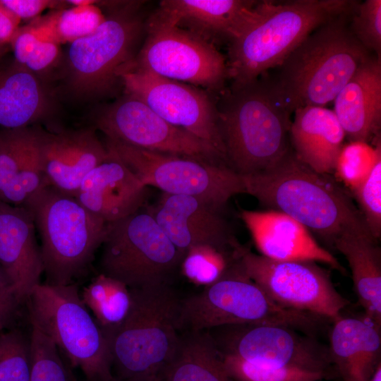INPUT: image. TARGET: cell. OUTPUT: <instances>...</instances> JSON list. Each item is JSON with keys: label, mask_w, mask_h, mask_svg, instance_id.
<instances>
[{"label": "cell", "mask_w": 381, "mask_h": 381, "mask_svg": "<svg viewBox=\"0 0 381 381\" xmlns=\"http://www.w3.org/2000/svg\"><path fill=\"white\" fill-rule=\"evenodd\" d=\"M216 101L218 126L227 165L241 176L265 171L290 148L294 113L275 76L265 72L245 83H231Z\"/></svg>", "instance_id": "cell-1"}, {"label": "cell", "mask_w": 381, "mask_h": 381, "mask_svg": "<svg viewBox=\"0 0 381 381\" xmlns=\"http://www.w3.org/2000/svg\"><path fill=\"white\" fill-rule=\"evenodd\" d=\"M241 176L246 193L294 219L330 245L342 233L367 226L347 192L329 174L303 163L291 147L269 169Z\"/></svg>", "instance_id": "cell-2"}, {"label": "cell", "mask_w": 381, "mask_h": 381, "mask_svg": "<svg viewBox=\"0 0 381 381\" xmlns=\"http://www.w3.org/2000/svg\"><path fill=\"white\" fill-rule=\"evenodd\" d=\"M356 1H258L241 31L229 42V79L251 81L286 56L314 30L349 11Z\"/></svg>", "instance_id": "cell-3"}, {"label": "cell", "mask_w": 381, "mask_h": 381, "mask_svg": "<svg viewBox=\"0 0 381 381\" xmlns=\"http://www.w3.org/2000/svg\"><path fill=\"white\" fill-rule=\"evenodd\" d=\"M353 6L314 30L278 66L275 78L293 112L333 102L370 54L349 28Z\"/></svg>", "instance_id": "cell-4"}, {"label": "cell", "mask_w": 381, "mask_h": 381, "mask_svg": "<svg viewBox=\"0 0 381 381\" xmlns=\"http://www.w3.org/2000/svg\"><path fill=\"white\" fill-rule=\"evenodd\" d=\"M130 289V311L109 340L114 377L160 376L181 341V300L169 284Z\"/></svg>", "instance_id": "cell-5"}, {"label": "cell", "mask_w": 381, "mask_h": 381, "mask_svg": "<svg viewBox=\"0 0 381 381\" xmlns=\"http://www.w3.org/2000/svg\"><path fill=\"white\" fill-rule=\"evenodd\" d=\"M41 238L47 284L68 285L82 275L102 246L107 224L74 198L47 186L25 207Z\"/></svg>", "instance_id": "cell-6"}, {"label": "cell", "mask_w": 381, "mask_h": 381, "mask_svg": "<svg viewBox=\"0 0 381 381\" xmlns=\"http://www.w3.org/2000/svg\"><path fill=\"white\" fill-rule=\"evenodd\" d=\"M325 319L284 308L245 272L240 259L216 283L181 300L180 329L188 332L246 324L287 326L312 336Z\"/></svg>", "instance_id": "cell-7"}, {"label": "cell", "mask_w": 381, "mask_h": 381, "mask_svg": "<svg viewBox=\"0 0 381 381\" xmlns=\"http://www.w3.org/2000/svg\"><path fill=\"white\" fill-rule=\"evenodd\" d=\"M28 304L30 322L49 336L87 381H111L109 344L75 284H39Z\"/></svg>", "instance_id": "cell-8"}, {"label": "cell", "mask_w": 381, "mask_h": 381, "mask_svg": "<svg viewBox=\"0 0 381 381\" xmlns=\"http://www.w3.org/2000/svg\"><path fill=\"white\" fill-rule=\"evenodd\" d=\"M102 272L129 289L169 284L184 255L146 210L107 224Z\"/></svg>", "instance_id": "cell-9"}, {"label": "cell", "mask_w": 381, "mask_h": 381, "mask_svg": "<svg viewBox=\"0 0 381 381\" xmlns=\"http://www.w3.org/2000/svg\"><path fill=\"white\" fill-rule=\"evenodd\" d=\"M105 146L145 186L164 193L195 197L219 212L234 195L246 193L242 176L226 165L149 151L109 139Z\"/></svg>", "instance_id": "cell-10"}, {"label": "cell", "mask_w": 381, "mask_h": 381, "mask_svg": "<svg viewBox=\"0 0 381 381\" xmlns=\"http://www.w3.org/2000/svg\"><path fill=\"white\" fill-rule=\"evenodd\" d=\"M139 3H131L109 16L90 35L70 44L67 52L68 84L75 94L95 96L114 85L118 70L131 60L145 30Z\"/></svg>", "instance_id": "cell-11"}, {"label": "cell", "mask_w": 381, "mask_h": 381, "mask_svg": "<svg viewBox=\"0 0 381 381\" xmlns=\"http://www.w3.org/2000/svg\"><path fill=\"white\" fill-rule=\"evenodd\" d=\"M145 31V41L130 65L212 92L224 89L226 59L214 44L152 15Z\"/></svg>", "instance_id": "cell-12"}, {"label": "cell", "mask_w": 381, "mask_h": 381, "mask_svg": "<svg viewBox=\"0 0 381 381\" xmlns=\"http://www.w3.org/2000/svg\"><path fill=\"white\" fill-rule=\"evenodd\" d=\"M241 262L246 274L284 308L333 322L349 305L329 272L315 261L275 260L244 248Z\"/></svg>", "instance_id": "cell-13"}, {"label": "cell", "mask_w": 381, "mask_h": 381, "mask_svg": "<svg viewBox=\"0 0 381 381\" xmlns=\"http://www.w3.org/2000/svg\"><path fill=\"white\" fill-rule=\"evenodd\" d=\"M221 354L241 358L253 364L323 372H337L329 347L310 335L275 324L227 325L210 329Z\"/></svg>", "instance_id": "cell-14"}, {"label": "cell", "mask_w": 381, "mask_h": 381, "mask_svg": "<svg viewBox=\"0 0 381 381\" xmlns=\"http://www.w3.org/2000/svg\"><path fill=\"white\" fill-rule=\"evenodd\" d=\"M95 125L107 139L149 151L228 167L225 157L211 145L169 123L128 94L101 110Z\"/></svg>", "instance_id": "cell-15"}, {"label": "cell", "mask_w": 381, "mask_h": 381, "mask_svg": "<svg viewBox=\"0 0 381 381\" xmlns=\"http://www.w3.org/2000/svg\"><path fill=\"white\" fill-rule=\"evenodd\" d=\"M128 62L117 72L126 94L142 101L169 123L205 140L226 159L216 101L200 88L132 66Z\"/></svg>", "instance_id": "cell-16"}, {"label": "cell", "mask_w": 381, "mask_h": 381, "mask_svg": "<svg viewBox=\"0 0 381 381\" xmlns=\"http://www.w3.org/2000/svg\"><path fill=\"white\" fill-rule=\"evenodd\" d=\"M147 210L183 254L199 244L223 248L241 246L220 212L197 198L162 193L157 202Z\"/></svg>", "instance_id": "cell-17"}, {"label": "cell", "mask_w": 381, "mask_h": 381, "mask_svg": "<svg viewBox=\"0 0 381 381\" xmlns=\"http://www.w3.org/2000/svg\"><path fill=\"white\" fill-rule=\"evenodd\" d=\"M37 132L46 181L67 195L75 198L85 176L109 157L92 128L55 133L37 128Z\"/></svg>", "instance_id": "cell-18"}, {"label": "cell", "mask_w": 381, "mask_h": 381, "mask_svg": "<svg viewBox=\"0 0 381 381\" xmlns=\"http://www.w3.org/2000/svg\"><path fill=\"white\" fill-rule=\"evenodd\" d=\"M108 152V158L83 179L75 196L81 205L106 224L140 210L147 188L117 156Z\"/></svg>", "instance_id": "cell-19"}, {"label": "cell", "mask_w": 381, "mask_h": 381, "mask_svg": "<svg viewBox=\"0 0 381 381\" xmlns=\"http://www.w3.org/2000/svg\"><path fill=\"white\" fill-rule=\"evenodd\" d=\"M241 218L260 255L275 260H311L344 272L338 260L301 224L279 211L243 210Z\"/></svg>", "instance_id": "cell-20"}, {"label": "cell", "mask_w": 381, "mask_h": 381, "mask_svg": "<svg viewBox=\"0 0 381 381\" xmlns=\"http://www.w3.org/2000/svg\"><path fill=\"white\" fill-rule=\"evenodd\" d=\"M258 1L164 0L151 15L214 45L229 44L250 19Z\"/></svg>", "instance_id": "cell-21"}, {"label": "cell", "mask_w": 381, "mask_h": 381, "mask_svg": "<svg viewBox=\"0 0 381 381\" xmlns=\"http://www.w3.org/2000/svg\"><path fill=\"white\" fill-rule=\"evenodd\" d=\"M31 213L0 200V266L22 303L40 284L43 265Z\"/></svg>", "instance_id": "cell-22"}, {"label": "cell", "mask_w": 381, "mask_h": 381, "mask_svg": "<svg viewBox=\"0 0 381 381\" xmlns=\"http://www.w3.org/2000/svg\"><path fill=\"white\" fill-rule=\"evenodd\" d=\"M349 141L380 136L381 59L370 54L334 99L333 109Z\"/></svg>", "instance_id": "cell-23"}, {"label": "cell", "mask_w": 381, "mask_h": 381, "mask_svg": "<svg viewBox=\"0 0 381 381\" xmlns=\"http://www.w3.org/2000/svg\"><path fill=\"white\" fill-rule=\"evenodd\" d=\"M47 186L40 164L37 128L0 132V200L25 207Z\"/></svg>", "instance_id": "cell-24"}, {"label": "cell", "mask_w": 381, "mask_h": 381, "mask_svg": "<svg viewBox=\"0 0 381 381\" xmlns=\"http://www.w3.org/2000/svg\"><path fill=\"white\" fill-rule=\"evenodd\" d=\"M289 143L296 156L313 170L334 173L345 133L333 110L306 106L295 109Z\"/></svg>", "instance_id": "cell-25"}, {"label": "cell", "mask_w": 381, "mask_h": 381, "mask_svg": "<svg viewBox=\"0 0 381 381\" xmlns=\"http://www.w3.org/2000/svg\"><path fill=\"white\" fill-rule=\"evenodd\" d=\"M329 351L343 381H368L380 363V328L364 318L333 321Z\"/></svg>", "instance_id": "cell-26"}, {"label": "cell", "mask_w": 381, "mask_h": 381, "mask_svg": "<svg viewBox=\"0 0 381 381\" xmlns=\"http://www.w3.org/2000/svg\"><path fill=\"white\" fill-rule=\"evenodd\" d=\"M333 246L346 259L365 317L381 328V249L367 226L342 233Z\"/></svg>", "instance_id": "cell-27"}, {"label": "cell", "mask_w": 381, "mask_h": 381, "mask_svg": "<svg viewBox=\"0 0 381 381\" xmlns=\"http://www.w3.org/2000/svg\"><path fill=\"white\" fill-rule=\"evenodd\" d=\"M49 109V95L35 73L16 61L0 70V126L29 127Z\"/></svg>", "instance_id": "cell-28"}, {"label": "cell", "mask_w": 381, "mask_h": 381, "mask_svg": "<svg viewBox=\"0 0 381 381\" xmlns=\"http://www.w3.org/2000/svg\"><path fill=\"white\" fill-rule=\"evenodd\" d=\"M162 376L165 381H234L226 373L207 331L181 337L177 351Z\"/></svg>", "instance_id": "cell-29"}, {"label": "cell", "mask_w": 381, "mask_h": 381, "mask_svg": "<svg viewBox=\"0 0 381 381\" xmlns=\"http://www.w3.org/2000/svg\"><path fill=\"white\" fill-rule=\"evenodd\" d=\"M80 295L109 342L130 311L131 289L122 282L100 273Z\"/></svg>", "instance_id": "cell-30"}, {"label": "cell", "mask_w": 381, "mask_h": 381, "mask_svg": "<svg viewBox=\"0 0 381 381\" xmlns=\"http://www.w3.org/2000/svg\"><path fill=\"white\" fill-rule=\"evenodd\" d=\"M244 247L223 248L199 244L188 248L180 264L183 275L198 286H209L220 280L240 259Z\"/></svg>", "instance_id": "cell-31"}, {"label": "cell", "mask_w": 381, "mask_h": 381, "mask_svg": "<svg viewBox=\"0 0 381 381\" xmlns=\"http://www.w3.org/2000/svg\"><path fill=\"white\" fill-rule=\"evenodd\" d=\"M105 18L98 6L90 4L58 10L37 23L61 44L90 35Z\"/></svg>", "instance_id": "cell-32"}, {"label": "cell", "mask_w": 381, "mask_h": 381, "mask_svg": "<svg viewBox=\"0 0 381 381\" xmlns=\"http://www.w3.org/2000/svg\"><path fill=\"white\" fill-rule=\"evenodd\" d=\"M373 145L362 141L344 144L336 161L334 172L352 193L367 179L376 162L381 159V139Z\"/></svg>", "instance_id": "cell-33"}, {"label": "cell", "mask_w": 381, "mask_h": 381, "mask_svg": "<svg viewBox=\"0 0 381 381\" xmlns=\"http://www.w3.org/2000/svg\"><path fill=\"white\" fill-rule=\"evenodd\" d=\"M224 367L234 381H319L332 377L318 371L258 365L219 353Z\"/></svg>", "instance_id": "cell-34"}, {"label": "cell", "mask_w": 381, "mask_h": 381, "mask_svg": "<svg viewBox=\"0 0 381 381\" xmlns=\"http://www.w3.org/2000/svg\"><path fill=\"white\" fill-rule=\"evenodd\" d=\"M31 325L30 381H71L55 343L35 325Z\"/></svg>", "instance_id": "cell-35"}, {"label": "cell", "mask_w": 381, "mask_h": 381, "mask_svg": "<svg viewBox=\"0 0 381 381\" xmlns=\"http://www.w3.org/2000/svg\"><path fill=\"white\" fill-rule=\"evenodd\" d=\"M30 339L18 329L0 334V381H30Z\"/></svg>", "instance_id": "cell-36"}, {"label": "cell", "mask_w": 381, "mask_h": 381, "mask_svg": "<svg viewBox=\"0 0 381 381\" xmlns=\"http://www.w3.org/2000/svg\"><path fill=\"white\" fill-rule=\"evenodd\" d=\"M349 28L358 42L381 59V1H356L349 16Z\"/></svg>", "instance_id": "cell-37"}, {"label": "cell", "mask_w": 381, "mask_h": 381, "mask_svg": "<svg viewBox=\"0 0 381 381\" xmlns=\"http://www.w3.org/2000/svg\"><path fill=\"white\" fill-rule=\"evenodd\" d=\"M370 232L376 239L381 236V159L367 179L353 192Z\"/></svg>", "instance_id": "cell-38"}, {"label": "cell", "mask_w": 381, "mask_h": 381, "mask_svg": "<svg viewBox=\"0 0 381 381\" xmlns=\"http://www.w3.org/2000/svg\"><path fill=\"white\" fill-rule=\"evenodd\" d=\"M46 37L50 36L37 22L20 27L10 42L15 61L23 66L37 44Z\"/></svg>", "instance_id": "cell-39"}, {"label": "cell", "mask_w": 381, "mask_h": 381, "mask_svg": "<svg viewBox=\"0 0 381 381\" xmlns=\"http://www.w3.org/2000/svg\"><path fill=\"white\" fill-rule=\"evenodd\" d=\"M60 55V44L52 37H46L37 44L23 66L36 75V73H42L53 66Z\"/></svg>", "instance_id": "cell-40"}, {"label": "cell", "mask_w": 381, "mask_h": 381, "mask_svg": "<svg viewBox=\"0 0 381 381\" xmlns=\"http://www.w3.org/2000/svg\"><path fill=\"white\" fill-rule=\"evenodd\" d=\"M20 304L10 279L0 266V331L13 323Z\"/></svg>", "instance_id": "cell-41"}, {"label": "cell", "mask_w": 381, "mask_h": 381, "mask_svg": "<svg viewBox=\"0 0 381 381\" xmlns=\"http://www.w3.org/2000/svg\"><path fill=\"white\" fill-rule=\"evenodd\" d=\"M0 1L20 20L33 18L47 8H54L66 4V1L52 0H0Z\"/></svg>", "instance_id": "cell-42"}, {"label": "cell", "mask_w": 381, "mask_h": 381, "mask_svg": "<svg viewBox=\"0 0 381 381\" xmlns=\"http://www.w3.org/2000/svg\"><path fill=\"white\" fill-rule=\"evenodd\" d=\"M20 19L0 1V47L10 44L20 28Z\"/></svg>", "instance_id": "cell-43"}, {"label": "cell", "mask_w": 381, "mask_h": 381, "mask_svg": "<svg viewBox=\"0 0 381 381\" xmlns=\"http://www.w3.org/2000/svg\"><path fill=\"white\" fill-rule=\"evenodd\" d=\"M111 381H165L162 375L142 380H125L114 377Z\"/></svg>", "instance_id": "cell-44"}, {"label": "cell", "mask_w": 381, "mask_h": 381, "mask_svg": "<svg viewBox=\"0 0 381 381\" xmlns=\"http://www.w3.org/2000/svg\"><path fill=\"white\" fill-rule=\"evenodd\" d=\"M368 381H381V364L377 365Z\"/></svg>", "instance_id": "cell-45"}, {"label": "cell", "mask_w": 381, "mask_h": 381, "mask_svg": "<svg viewBox=\"0 0 381 381\" xmlns=\"http://www.w3.org/2000/svg\"><path fill=\"white\" fill-rule=\"evenodd\" d=\"M1 48H2V47H0V54H1Z\"/></svg>", "instance_id": "cell-46"}]
</instances>
